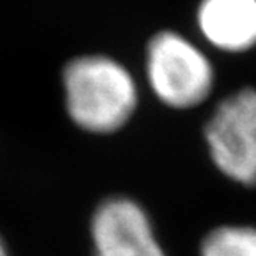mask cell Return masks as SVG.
I'll return each instance as SVG.
<instances>
[{
  "label": "cell",
  "mask_w": 256,
  "mask_h": 256,
  "mask_svg": "<svg viewBox=\"0 0 256 256\" xmlns=\"http://www.w3.org/2000/svg\"><path fill=\"white\" fill-rule=\"evenodd\" d=\"M62 90L68 118L92 135L120 132L135 115L140 100L132 72L104 54L72 58L64 66Z\"/></svg>",
  "instance_id": "cell-1"
},
{
  "label": "cell",
  "mask_w": 256,
  "mask_h": 256,
  "mask_svg": "<svg viewBox=\"0 0 256 256\" xmlns=\"http://www.w3.org/2000/svg\"><path fill=\"white\" fill-rule=\"evenodd\" d=\"M145 74L153 95L176 110L203 104L214 86L210 58L182 34L165 30L146 45Z\"/></svg>",
  "instance_id": "cell-2"
},
{
  "label": "cell",
  "mask_w": 256,
  "mask_h": 256,
  "mask_svg": "<svg viewBox=\"0 0 256 256\" xmlns=\"http://www.w3.org/2000/svg\"><path fill=\"white\" fill-rule=\"evenodd\" d=\"M204 140L224 176L256 186V90H238L220 102L204 126Z\"/></svg>",
  "instance_id": "cell-3"
},
{
  "label": "cell",
  "mask_w": 256,
  "mask_h": 256,
  "mask_svg": "<svg viewBox=\"0 0 256 256\" xmlns=\"http://www.w3.org/2000/svg\"><path fill=\"white\" fill-rule=\"evenodd\" d=\"M94 256H166L146 210L128 196L105 198L90 220Z\"/></svg>",
  "instance_id": "cell-4"
},
{
  "label": "cell",
  "mask_w": 256,
  "mask_h": 256,
  "mask_svg": "<svg viewBox=\"0 0 256 256\" xmlns=\"http://www.w3.org/2000/svg\"><path fill=\"white\" fill-rule=\"evenodd\" d=\"M198 28L223 52H246L256 45V0H202Z\"/></svg>",
  "instance_id": "cell-5"
},
{
  "label": "cell",
  "mask_w": 256,
  "mask_h": 256,
  "mask_svg": "<svg viewBox=\"0 0 256 256\" xmlns=\"http://www.w3.org/2000/svg\"><path fill=\"white\" fill-rule=\"evenodd\" d=\"M202 256H256V228L226 224L212 230L200 248Z\"/></svg>",
  "instance_id": "cell-6"
},
{
  "label": "cell",
  "mask_w": 256,
  "mask_h": 256,
  "mask_svg": "<svg viewBox=\"0 0 256 256\" xmlns=\"http://www.w3.org/2000/svg\"><path fill=\"white\" fill-rule=\"evenodd\" d=\"M0 256H10L8 246H7V243H5V240L2 238V234H0Z\"/></svg>",
  "instance_id": "cell-7"
}]
</instances>
